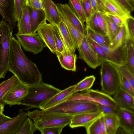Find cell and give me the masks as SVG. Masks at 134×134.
Returning a JSON list of instances; mask_svg holds the SVG:
<instances>
[{"instance_id": "1", "label": "cell", "mask_w": 134, "mask_h": 134, "mask_svg": "<svg viewBox=\"0 0 134 134\" xmlns=\"http://www.w3.org/2000/svg\"><path fill=\"white\" fill-rule=\"evenodd\" d=\"M8 70L28 87L42 82L41 73L36 65L26 57L18 41L13 35L10 40Z\"/></svg>"}, {"instance_id": "2", "label": "cell", "mask_w": 134, "mask_h": 134, "mask_svg": "<svg viewBox=\"0 0 134 134\" xmlns=\"http://www.w3.org/2000/svg\"><path fill=\"white\" fill-rule=\"evenodd\" d=\"M28 87L27 94L17 105L26 106L25 109L26 110L33 108H39L61 91L42 81L37 85Z\"/></svg>"}, {"instance_id": "3", "label": "cell", "mask_w": 134, "mask_h": 134, "mask_svg": "<svg viewBox=\"0 0 134 134\" xmlns=\"http://www.w3.org/2000/svg\"><path fill=\"white\" fill-rule=\"evenodd\" d=\"M43 110L46 113L72 116L82 113L97 111L98 108L97 103L88 100L78 99L65 100Z\"/></svg>"}, {"instance_id": "4", "label": "cell", "mask_w": 134, "mask_h": 134, "mask_svg": "<svg viewBox=\"0 0 134 134\" xmlns=\"http://www.w3.org/2000/svg\"><path fill=\"white\" fill-rule=\"evenodd\" d=\"M28 117L32 119L37 130L53 127H64L69 125L72 116L46 113L38 109L27 112Z\"/></svg>"}, {"instance_id": "5", "label": "cell", "mask_w": 134, "mask_h": 134, "mask_svg": "<svg viewBox=\"0 0 134 134\" xmlns=\"http://www.w3.org/2000/svg\"><path fill=\"white\" fill-rule=\"evenodd\" d=\"M102 92L113 95L120 87L121 74L118 67L109 62H103L100 70Z\"/></svg>"}, {"instance_id": "6", "label": "cell", "mask_w": 134, "mask_h": 134, "mask_svg": "<svg viewBox=\"0 0 134 134\" xmlns=\"http://www.w3.org/2000/svg\"><path fill=\"white\" fill-rule=\"evenodd\" d=\"M13 28L6 21L0 23V79L4 78L8 71V57Z\"/></svg>"}, {"instance_id": "7", "label": "cell", "mask_w": 134, "mask_h": 134, "mask_svg": "<svg viewBox=\"0 0 134 134\" xmlns=\"http://www.w3.org/2000/svg\"><path fill=\"white\" fill-rule=\"evenodd\" d=\"M78 99L90 100L114 109L118 108L110 95L98 90L90 89L84 93L76 92L66 100Z\"/></svg>"}, {"instance_id": "8", "label": "cell", "mask_w": 134, "mask_h": 134, "mask_svg": "<svg viewBox=\"0 0 134 134\" xmlns=\"http://www.w3.org/2000/svg\"><path fill=\"white\" fill-rule=\"evenodd\" d=\"M79 58L83 60L90 68L96 69L104 62L91 47L84 35L81 44L78 46Z\"/></svg>"}, {"instance_id": "9", "label": "cell", "mask_w": 134, "mask_h": 134, "mask_svg": "<svg viewBox=\"0 0 134 134\" xmlns=\"http://www.w3.org/2000/svg\"><path fill=\"white\" fill-rule=\"evenodd\" d=\"M17 40L24 49L37 54L47 47L43 41L37 33L27 34H15Z\"/></svg>"}, {"instance_id": "10", "label": "cell", "mask_w": 134, "mask_h": 134, "mask_svg": "<svg viewBox=\"0 0 134 134\" xmlns=\"http://www.w3.org/2000/svg\"><path fill=\"white\" fill-rule=\"evenodd\" d=\"M28 117V113L19 110L16 116L0 124V134H16L24 121Z\"/></svg>"}, {"instance_id": "11", "label": "cell", "mask_w": 134, "mask_h": 134, "mask_svg": "<svg viewBox=\"0 0 134 134\" xmlns=\"http://www.w3.org/2000/svg\"><path fill=\"white\" fill-rule=\"evenodd\" d=\"M29 87L20 81L4 97L2 100L3 103L10 107L17 105L27 94Z\"/></svg>"}, {"instance_id": "12", "label": "cell", "mask_w": 134, "mask_h": 134, "mask_svg": "<svg viewBox=\"0 0 134 134\" xmlns=\"http://www.w3.org/2000/svg\"><path fill=\"white\" fill-rule=\"evenodd\" d=\"M98 110L77 114L72 116L69 124L71 128L79 127H85L97 119L103 114Z\"/></svg>"}, {"instance_id": "13", "label": "cell", "mask_w": 134, "mask_h": 134, "mask_svg": "<svg viewBox=\"0 0 134 134\" xmlns=\"http://www.w3.org/2000/svg\"><path fill=\"white\" fill-rule=\"evenodd\" d=\"M45 21L39 26L37 31L38 35L43 41L51 51L53 54L57 53L54 33L53 25Z\"/></svg>"}, {"instance_id": "14", "label": "cell", "mask_w": 134, "mask_h": 134, "mask_svg": "<svg viewBox=\"0 0 134 134\" xmlns=\"http://www.w3.org/2000/svg\"><path fill=\"white\" fill-rule=\"evenodd\" d=\"M117 114L119 120L120 127L126 134H134V111L118 108Z\"/></svg>"}, {"instance_id": "15", "label": "cell", "mask_w": 134, "mask_h": 134, "mask_svg": "<svg viewBox=\"0 0 134 134\" xmlns=\"http://www.w3.org/2000/svg\"><path fill=\"white\" fill-rule=\"evenodd\" d=\"M42 5L46 20L52 25L58 26L62 19L57 5L52 0H42Z\"/></svg>"}, {"instance_id": "16", "label": "cell", "mask_w": 134, "mask_h": 134, "mask_svg": "<svg viewBox=\"0 0 134 134\" xmlns=\"http://www.w3.org/2000/svg\"><path fill=\"white\" fill-rule=\"evenodd\" d=\"M125 45L116 49L107 46H101L107 55L109 62L117 66L125 64Z\"/></svg>"}, {"instance_id": "17", "label": "cell", "mask_w": 134, "mask_h": 134, "mask_svg": "<svg viewBox=\"0 0 134 134\" xmlns=\"http://www.w3.org/2000/svg\"><path fill=\"white\" fill-rule=\"evenodd\" d=\"M113 95V98L119 108L134 111V97L120 87Z\"/></svg>"}, {"instance_id": "18", "label": "cell", "mask_w": 134, "mask_h": 134, "mask_svg": "<svg viewBox=\"0 0 134 134\" xmlns=\"http://www.w3.org/2000/svg\"><path fill=\"white\" fill-rule=\"evenodd\" d=\"M75 86L76 85H72L64 90H61L41 105L39 108L41 110H45L65 101L74 93V90Z\"/></svg>"}, {"instance_id": "19", "label": "cell", "mask_w": 134, "mask_h": 134, "mask_svg": "<svg viewBox=\"0 0 134 134\" xmlns=\"http://www.w3.org/2000/svg\"><path fill=\"white\" fill-rule=\"evenodd\" d=\"M57 5L69 22L83 36L86 35V27L67 4L58 3Z\"/></svg>"}, {"instance_id": "20", "label": "cell", "mask_w": 134, "mask_h": 134, "mask_svg": "<svg viewBox=\"0 0 134 134\" xmlns=\"http://www.w3.org/2000/svg\"><path fill=\"white\" fill-rule=\"evenodd\" d=\"M56 54L62 67L69 71H76L77 56L74 52L66 49L62 53Z\"/></svg>"}, {"instance_id": "21", "label": "cell", "mask_w": 134, "mask_h": 134, "mask_svg": "<svg viewBox=\"0 0 134 134\" xmlns=\"http://www.w3.org/2000/svg\"><path fill=\"white\" fill-rule=\"evenodd\" d=\"M0 14L13 29L16 22L14 16V0H0Z\"/></svg>"}, {"instance_id": "22", "label": "cell", "mask_w": 134, "mask_h": 134, "mask_svg": "<svg viewBox=\"0 0 134 134\" xmlns=\"http://www.w3.org/2000/svg\"><path fill=\"white\" fill-rule=\"evenodd\" d=\"M107 12H110L119 17L123 22L131 16L116 0H103Z\"/></svg>"}, {"instance_id": "23", "label": "cell", "mask_w": 134, "mask_h": 134, "mask_svg": "<svg viewBox=\"0 0 134 134\" xmlns=\"http://www.w3.org/2000/svg\"><path fill=\"white\" fill-rule=\"evenodd\" d=\"M32 33H36L41 25L46 20L43 9H36L28 7Z\"/></svg>"}, {"instance_id": "24", "label": "cell", "mask_w": 134, "mask_h": 134, "mask_svg": "<svg viewBox=\"0 0 134 134\" xmlns=\"http://www.w3.org/2000/svg\"><path fill=\"white\" fill-rule=\"evenodd\" d=\"M129 40L134 41L130 36L125 21L109 46L114 49H116L124 46Z\"/></svg>"}, {"instance_id": "25", "label": "cell", "mask_w": 134, "mask_h": 134, "mask_svg": "<svg viewBox=\"0 0 134 134\" xmlns=\"http://www.w3.org/2000/svg\"><path fill=\"white\" fill-rule=\"evenodd\" d=\"M18 31L17 34H32L30 22L28 6L25 5L24 8L21 18L18 22Z\"/></svg>"}, {"instance_id": "26", "label": "cell", "mask_w": 134, "mask_h": 134, "mask_svg": "<svg viewBox=\"0 0 134 134\" xmlns=\"http://www.w3.org/2000/svg\"><path fill=\"white\" fill-rule=\"evenodd\" d=\"M57 6L62 19L65 24L77 48L81 44L84 36L69 22L58 6Z\"/></svg>"}, {"instance_id": "27", "label": "cell", "mask_w": 134, "mask_h": 134, "mask_svg": "<svg viewBox=\"0 0 134 134\" xmlns=\"http://www.w3.org/2000/svg\"><path fill=\"white\" fill-rule=\"evenodd\" d=\"M104 115L107 134H116L120 127L119 120L117 114H104Z\"/></svg>"}, {"instance_id": "28", "label": "cell", "mask_w": 134, "mask_h": 134, "mask_svg": "<svg viewBox=\"0 0 134 134\" xmlns=\"http://www.w3.org/2000/svg\"><path fill=\"white\" fill-rule=\"evenodd\" d=\"M58 27L66 49L75 53L77 49L76 46L65 24L62 19Z\"/></svg>"}, {"instance_id": "29", "label": "cell", "mask_w": 134, "mask_h": 134, "mask_svg": "<svg viewBox=\"0 0 134 134\" xmlns=\"http://www.w3.org/2000/svg\"><path fill=\"white\" fill-rule=\"evenodd\" d=\"M20 81L14 75L0 84V105L4 104L2 100L5 96Z\"/></svg>"}, {"instance_id": "30", "label": "cell", "mask_w": 134, "mask_h": 134, "mask_svg": "<svg viewBox=\"0 0 134 134\" xmlns=\"http://www.w3.org/2000/svg\"><path fill=\"white\" fill-rule=\"evenodd\" d=\"M134 41L129 40L125 45V64L134 75Z\"/></svg>"}, {"instance_id": "31", "label": "cell", "mask_w": 134, "mask_h": 134, "mask_svg": "<svg viewBox=\"0 0 134 134\" xmlns=\"http://www.w3.org/2000/svg\"><path fill=\"white\" fill-rule=\"evenodd\" d=\"M86 34L100 46H109L110 41L107 35L96 33L89 28L86 27Z\"/></svg>"}, {"instance_id": "32", "label": "cell", "mask_w": 134, "mask_h": 134, "mask_svg": "<svg viewBox=\"0 0 134 134\" xmlns=\"http://www.w3.org/2000/svg\"><path fill=\"white\" fill-rule=\"evenodd\" d=\"M95 80L96 77L93 75L85 77L76 84L74 90V93L90 89L92 86Z\"/></svg>"}, {"instance_id": "33", "label": "cell", "mask_w": 134, "mask_h": 134, "mask_svg": "<svg viewBox=\"0 0 134 134\" xmlns=\"http://www.w3.org/2000/svg\"><path fill=\"white\" fill-rule=\"evenodd\" d=\"M104 17L106 23L107 35L109 38L110 43L118 33L121 27L118 26L104 14Z\"/></svg>"}, {"instance_id": "34", "label": "cell", "mask_w": 134, "mask_h": 134, "mask_svg": "<svg viewBox=\"0 0 134 134\" xmlns=\"http://www.w3.org/2000/svg\"><path fill=\"white\" fill-rule=\"evenodd\" d=\"M69 1L70 7L81 22L84 24V23L86 22V18L80 0H69Z\"/></svg>"}, {"instance_id": "35", "label": "cell", "mask_w": 134, "mask_h": 134, "mask_svg": "<svg viewBox=\"0 0 134 134\" xmlns=\"http://www.w3.org/2000/svg\"><path fill=\"white\" fill-rule=\"evenodd\" d=\"M36 129L31 119L27 118L24 121L16 134H32Z\"/></svg>"}, {"instance_id": "36", "label": "cell", "mask_w": 134, "mask_h": 134, "mask_svg": "<svg viewBox=\"0 0 134 134\" xmlns=\"http://www.w3.org/2000/svg\"><path fill=\"white\" fill-rule=\"evenodd\" d=\"M53 31L57 49L56 53H62L67 49L57 26L53 25Z\"/></svg>"}, {"instance_id": "37", "label": "cell", "mask_w": 134, "mask_h": 134, "mask_svg": "<svg viewBox=\"0 0 134 134\" xmlns=\"http://www.w3.org/2000/svg\"><path fill=\"white\" fill-rule=\"evenodd\" d=\"M86 36L89 44L98 54L99 57L104 62H109V60L107 55L102 49L101 46L86 34Z\"/></svg>"}, {"instance_id": "38", "label": "cell", "mask_w": 134, "mask_h": 134, "mask_svg": "<svg viewBox=\"0 0 134 134\" xmlns=\"http://www.w3.org/2000/svg\"><path fill=\"white\" fill-rule=\"evenodd\" d=\"M100 117L85 127L87 134H103L100 125Z\"/></svg>"}, {"instance_id": "39", "label": "cell", "mask_w": 134, "mask_h": 134, "mask_svg": "<svg viewBox=\"0 0 134 134\" xmlns=\"http://www.w3.org/2000/svg\"><path fill=\"white\" fill-rule=\"evenodd\" d=\"M25 5L26 0H14V16L16 21L20 20Z\"/></svg>"}, {"instance_id": "40", "label": "cell", "mask_w": 134, "mask_h": 134, "mask_svg": "<svg viewBox=\"0 0 134 134\" xmlns=\"http://www.w3.org/2000/svg\"><path fill=\"white\" fill-rule=\"evenodd\" d=\"M98 12L93 13L90 21L86 24V27L89 28L96 33L102 34L99 25Z\"/></svg>"}, {"instance_id": "41", "label": "cell", "mask_w": 134, "mask_h": 134, "mask_svg": "<svg viewBox=\"0 0 134 134\" xmlns=\"http://www.w3.org/2000/svg\"><path fill=\"white\" fill-rule=\"evenodd\" d=\"M120 73L128 81L133 89L134 90V75L125 64L116 66Z\"/></svg>"}, {"instance_id": "42", "label": "cell", "mask_w": 134, "mask_h": 134, "mask_svg": "<svg viewBox=\"0 0 134 134\" xmlns=\"http://www.w3.org/2000/svg\"><path fill=\"white\" fill-rule=\"evenodd\" d=\"M84 12L86 23L89 21L93 14L90 0H80Z\"/></svg>"}, {"instance_id": "43", "label": "cell", "mask_w": 134, "mask_h": 134, "mask_svg": "<svg viewBox=\"0 0 134 134\" xmlns=\"http://www.w3.org/2000/svg\"><path fill=\"white\" fill-rule=\"evenodd\" d=\"M120 87L131 96L134 97V90L128 81L121 74Z\"/></svg>"}, {"instance_id": "44", "label": "cell", "mask_w": 134, "mask_h": 134, "mask_svg": "<svg viewBox=\"0 0 134 134\" xmlns=\"http://www.w3.org/2000/svg\"><path fill=\"white\" fill-rule=\"evenodd\" d=\"M64 127H53L40 129L39 130L42 134H60Z\"/></svg>"}, {"instance_id": "45", "label": "cell", "mask_w": 134, "mask_h": 134, "mask_svg": "<svg viewBox=\"0 0 134 134\" xmlns=\"http://www.w3.org/2000/svg\"><path fill=\"white\" fill-rule=\"evenodd\" d=\"M127 27L130 36L134 41V19L132 16L128 18L126 20Z\"/></svg>"}, {"instance_id": "46", "label": "cell", "mask_w": 134, "mask_h": 134, "mask_svg": "<svg viewBox=\"0 0 134 134\" xmlns=\"http://www.w3.org/2000/svg\"><path fill=\"white\" fill-rule=\"evenodd\" d=\"M26 5L35 9H43L42 0H26Z\"/></svg>"}, {"instance_id": "47", "label": "cell", "mask_w": 134, "mask_h": 134, "mask_svg": "<svg viewBox=\"0 0 134 134\" xmlns=\"http://www.w3.org/2000/svg\"><path fill=\"white\" fill-rule=\"evenodd\" d=\"M97 104L98 110L102 112L104 114H117L118 109H114L98 103Z\"/></svg>"}, {"instance_id": "48", "label": "cell", "mask_w": 134, "mask_h": 134, "mask_svg": "<svg viewBox=\"0 0 134 134\" xmlns=\"http://www.w3.org/2000/svg\"><path fill=\"white\" fill-rule=\"evenodd\" d=\"M104 14L115 23L119 27H121L124 22L118 16L110 12H106Z\"/></svg>"}, {"instance_id": "49", "label": "cell", "mask_w": 134, "mask_h": 134, "mask_svg": "<svg viewBox=\"0 0 134 134\" xmlns=\"http://www.w3.org/2000/svg\"><path fill=\"white\" fill-rule=\"evenodd\" d=\"M129 13H130L134 10L133 5L127 0H116Z\"/></svg>"}, {"instance_id": "50", "label": "cell", "mask_w": 134, "mask_h": 134, "mask_svg": "<svg viewBox=\"0 0 134 134\" xmlns=\"http://www.w3.org/2000/svg\"><path fill=\"white\" fill-rule=\"evenodd\" d=\"M93 13L100 12L96 0H90Z\"/></svg>"}, {"instance_id": "51", "label": "cell", "mask_w": 134, "mask_h": 134, "mask_svg": "<svg viewBox=\"0 0 134 134\" xmlns=\"http://www.w3.org/2000/svg\"><path fill=\"white\" fill-rule=\"evenodd\" d=\"M100 126L103 134H107L106 126L103 114L100 118Z\"/></svg>"}, {"instance_id": "52", "label": "cell", "mask_w": 134, "mask_h": 134, "mask_svg": "<svg viewBox=\"0 0 134 134\" xmlns=\"http://www.w3.org/2000/svg\"><path fill=\"white\" fill-rule=\"evenodd\" d=\"M100 12L104 14L106 10L104 7L103 0H96Z\"/></svg>"}, {"instance_id": "53", "label": "cell", "mask_w": 134, "mask_h": 134, "mask_svg": "<svg viewBox=\"0 0 134 134\" xmlns=\"http://www.w3.org/2000/svg\"><path fill=\"white\" fill-rule=\"evenodd\" d=\"M11 118L4 115L3 113L0 114V124Z\"/></svg>"}, {"instance_id": "54", "label": "cell", "mask_w": 134, "mask_h": 134, "mask_svg": "<svg viewBox=\"0 0 134 134\" xmlns=\"http://www.w3.org/2000/svg\"><path fill=\"white\" fill-rule=\"evenodd\" d=\"M4 105H5L4 104L0 105V114L3 113L4 111Z\"/></svg>"}, {"instance_id": "55", "label": "cell", "mask_w": 134, "mask_h": 134, "mask_svg": "<svg viewBox=\"0 0 134 134\" xmlns=\"http://www.w3.org/2000/svg\"><path fill=\"white\" fill-rule=\"evenodd\" d=\"M128 1L130 2L133 5H134V0H127Z\"/></svg>"}]
</instances>
